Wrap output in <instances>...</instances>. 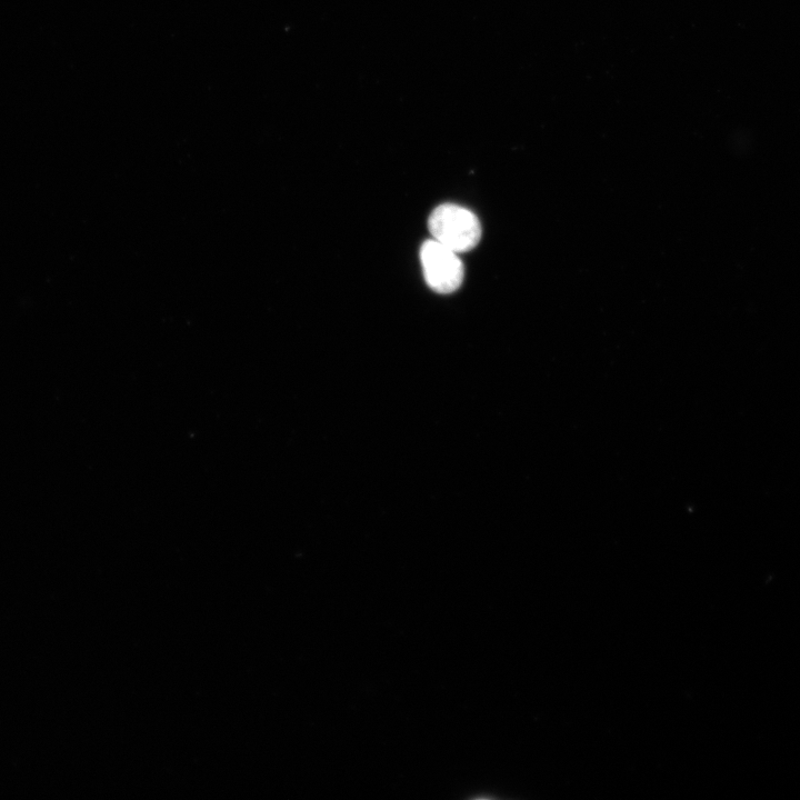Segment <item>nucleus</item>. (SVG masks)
<instances>
[{
    "instance_id": "f257e3e1",
    "label": "nucleus",
    "mask_w": 800,
    "mask_h": 800,
    "mask_svg": "<svg viewBox=\"0 0 800 800\" xmlns=\"http://www.w3.org/2000/svg\"><path fill=\"white\" fill-rule=\"evenodd\" d=\"M428 227L433 239L457 253L473 249L481 238V226L470 210L453 203L438 206Z\"/></svg>"
},
{
    "instance_id": "f03ea898",
    "label": "nucleus",
    "mask_w": 800,
    "mask_h": 800,
    "mask_svg": "<svg viewBox=\"0 0 800 800\" xmlns=\"http://www.w3.org/2000/svg\"><path fill=\"white\" fill-rule=\"evenodd\" d=\"M426 282L439 293L456 291L463 280V266L458 253L437 240H427L420 249Z\"/></svg>"
}]
</instances>
